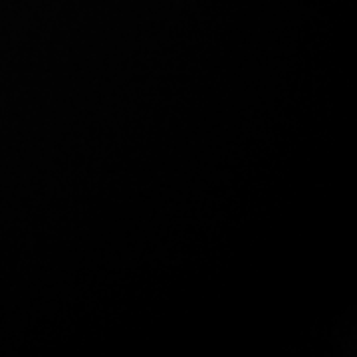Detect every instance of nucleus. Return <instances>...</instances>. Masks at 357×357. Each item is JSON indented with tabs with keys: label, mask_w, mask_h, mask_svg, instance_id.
<instances>
[]
</instances>
